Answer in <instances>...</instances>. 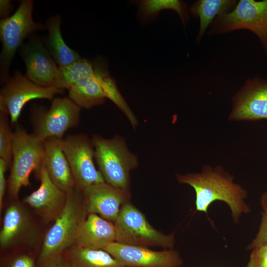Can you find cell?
I'll list each match as a JSON object with an SVG mask.
<instances>
[{"mask_svg": "<svg viewBox=\"0 0 267 267\" xmlns=\"http://www.w3.org/2000/svg\"><path fill=\"white\" fill-rule=\"evenodd\" d=\"M2 267H37L34 256L30 254L19 253L5 259Z\"/></svg>", "mask_w": 267, "mask_h": 267, "instance_id": "cell-27", "label": "cell"}, {"mask_svg": "<svg viewBox=\"0 0 267 267\" xmlns=\"http://www.w3.org/2000/svg\"><path fill=\"white\" fill-rule=\"evenodd\" d=\"M230 121L267 119V79L254 77L245 81L232 97Z\"/></svg>", "mask_w": 267, "mask_h": 267, "instance_id": "cell-12", "label": "cell"}, {"mask_svg": "<svg viewBox=\"0 0 267 267\" xmlns=\"http://www.w3.org/2000/svg\"><path fill=\"white\" fill-rule=\"evenodd\" d=\"M209 28L211 36L242 29L250 31L267 52V0H239L233 10L217 17Z\"/></svg>", "mask_w": 267, "mask_h": 267, "instance_id": "cell-6", "label": "cell"}, {"mask_svg": "<svg viewBox=\"0 0 267 267\" xmlns=\"http://www.w3.org/2000/svg\"><path fill=\"white\" fill-rule=\"evenodd\" d=\"M138 15L143 21L156 18L162 9H172L180 17L185 27L189 21V11L186 3L179 0H141L136 1Z\"/></svg>", "mask_w": 267, "mask_h": 267, "instance_id": "cell-23", "label": "cell"}, {"mask_svg": "<svg viewBox=\"0 0 267 267\" xmlns=\"http://www.w3.org/2000/svg\"><path fill=\"white\" fill-rule=\"evenodd\" d=\"M177 178L179 182L189 185L194 189L197 211L207 214L210 204L218 200L228 205L235 222L238 221L242 214L249 212L244 202L246 191L235 183L232 177L221 167L213 169L205 166L201 173L177 174Z\"/></svg>", "mask_w": 267, "mask_h": 267, "instance_id": "cell-1", "label": "cell"}, {"mask_svg": "<svg viewBox=\"0 0 267 267\" xmlns=\"http://www.w3.org/2000/svg\"><path fill=\"white\" fill-rule=\"evenodd\" d=\"M116 242L134 246L173 249L174 233L166 234L155 228L145 216L130 201L124 204L114 222Z\"/></svg>", "mask_w": 267, "mask_h": 267, "instance_id": "cell-5", "label": "cell"}, {"mask_svg": "<svg viewBox=\"0 0 267 267\" xmlns=\"http://www.w3.org/2000/svg\"><path fill=\"white\" fill-rule=\"evenodd\" d=\"M62 140L56 137H50L44 140V165L53 183L68 192L75 187V184L62 148Z\"/></svg>", "mask_w": 267, "mask_h": 267, "instance_id": "cell-16", "label": "cell"}, {"mask_svg": "<svg viewBox=\"0 0 267 267\" xmlns=\"http://www.w3.org/2000/svg\"><path fill=\"white\" fill-rule=\"evenodd\" d=\"M71 267H126L104 250L75 244L64 253Z\"/></svg>", "mask_w": 267, "mask_h": 267, "instance_id": "cell-21", "label": "cell"}, {"mask_svg": "<svg viewBox=\"0 0 267 267\" xmlns=\"http://www.w3.org/2000/svg\"><path fill=\"white\" fill-rule=\"evenodd\" d=\"M94 74L80 80L68 90V97L80 108L90 109L105 102L102 75L107 66L102 60L94 62Z\"/></svg>", "mask_w": 267, "mask_h": 267, "instance_id": "cell-18", "label": "cell"}, {"mask_svg": "<svg viewBox=\"0 0 267 267\" xmlns=\"http://www.w3.org/2000/svg\"><path fill=\"white\" fill-rule=\"evenodd\" d=\"M44 140L17 125L13 132L12 158L7 180L11 197L17 199L21 188L31 185L32 172L38 176L44 166Z\"/></svg>", "mask_w": 267, "mask_h": 267, "instance_id": "cell-4", "label": "cell"}, {"mask_svg": "<svg viewBox=\"0 0 267 267\" xmlns=\"http://www.w3.org/2000/svg\"><path fill=\"white\" fill-rule=\"evenodd\" d=\"M67 194L64 207L44 237L37 263L62 255L74 245L78 227L88 215L82 190L75 187Z\"/></svg>", "mask_w": 267, "mask_h": 267, "instance_id": "cell-2", "label": "cell"}, {"mask_svg": "<svg viewBox=\"0 0 267 267\" xmlns=\"http://www.w3.org/2000/svg\"><path fill=\"white\" fill-rule=\"evenodd\" d=\"M8 115L0 112V158L10 167L12 158L13 132Z\"/></svg>", "mask_w": 267, "mask_h": 267, "instance_id": "cell-26", "label": "cell"}, {"mask_svg": "<svg viewBox=\"0 0 267 267\" xmlns=\"http://www.w3.org/2000/svg\"><path fill=\"white\" fill-rule=\"evenodd\" d=\"M94 62L81 58L66 66L58 67L54 87L69 89L80 80L94 74Z\"/></svg>", "mask_w": 267, "mask_h": 267, "instance_id": "cell-24", "label": "cell"}, {"mask_svg": "<svg viewBox=\"0 0 267 267\" xmlns=\"http://www.w3.org/2000/svg\"><path fill=\"white\" fill-rule=\"evenodd\" d=\"M115 241L114 223L97 214H89L78 227L75 244L89 249L104 250Z\"/></svg>", "mask_w": 267, "mask_h": 267, "instance_id": "cell-17", "label": "cell"}, {"mask_svg": "<svg viewBox=\"0 0 267 267\" xmlns=\"http://www.w3.org/2000/svg\"><path fill=\"white\" fill-rule=\"evenodd\" d=\"M33 2L21 1L15 12L2 18L0 22V37L2 44L0 53V74L2 82L6 81L8 69L17 48L24 40L37 30L46 29L42 24L36 23L32 18Z\"/></svg>", "mask_w": 267, "mask_h": 267, "instance_id": "cell-7", "label": "cell"}, {"mask_svg": "<svg viewBox=\"0 0 267 267\" xmlns=\"http://www.w3.org/2000/svg\"><path fill=\"white\" fill-rule=\"evenodd\" d=\"M236 0H198L189 7V13L199 19V29L196 42L200 43L208 27L218 16L233 10Z\"/></svg>", "mask_w": 267, "mask_h": 267, "instance_id": "cell-20", "label": "cell"}, {"mask_svg": "<svg viewBox=\"0 0 267 267\" xmlns=\"http://www.w3.org/2000/svg\"><path fill=\"white\" fill-rule=\"evenodd\" d=\"M261 204L265 214H267V192L264 193L262 197Z\"/></svg>", "mask_w": 267, "mask_h": 267, "instance_id": "cell-33", "label": "cell"}, {"mask_svg": "<svg viewBox=\"0 0 267 267\" xmlns=\"http://www.w3.org/2000/svg\"><path fill=\"white\" fill-rule=\"evenodd\" d=\"M83 191L89 214H95L114 222L122 205L130 201V190L122 189L103 182L90 185Z\"/></svg>", "mask_w": 267, "mask_h": 267, "instance_id": "cell-13", "label": "cell"}, {"mask_svg": "<svg viewBox=\"0 0 267 267\" xmlns=\"http://www.w3.org/2000/svg\"><path fill=\"white\" fill-rule=\"evenodd\" d=\"M91 139L95 162L105 181L130 190V172L138 166L137 156L130 151L125 140L119 135L106 138L92 134Z\"/></svg>", "mask_w": 267, "mask_h": 267, "instance_id": "cell-3", "label": "cell"}, {"mask_svg": "<svg viewBox=\"0 0 267 267\" xmlns=\"http://www.w3.org/2000/svg\"><path fill=\"white\" fill-rule=\"evenodd\" d=\"M246 267H267V246L253 249Z\"/></svg>", "mask_w": 267, "mask_h": 267, "instance_id": "cell-28", "label": "cell"}, {"mask_svg": "<svg viewBox=\"0 0 267 267\" xmlns=\"http://www.w3.org/2000/svg\"><path fill=\"white\" fill-rule=\"evenodd\" d=\"M9 168L6 163L0 158V210L2 209L3 199L8 181L6 179L5 174Z\"/></svg>", "mask_w": 267, "mask_h": 267, "instance_id": "cell-30", "label": "cell"}, {"mask_svg": "<svg viewBox=\"0 0 267 267\" xmlns=\"http://www.w3.org/2000/svg\"><path fill=\"white\" fill-rule=\"evenodd\" d=\"M31 219L20 204L14 202L5 211L0 232V246L5 249L22 242L32 229Z\"/></svg>", "mask_w": 267, "mask_h": 267, "instance_id": "cell-19", "label": "cell"}, {"mask_svg": "<svg viewBox=\"0 0 267 267\" xmlns=\"http://www.w3.org/2000/svg\"><path fill=\"white\" fill-rule=\"evenodd\" d=\"M21 54L29 80L42 87H54L58 67L38 39L32 38L23 45Z\"/></svg>", "mask_w": 267, "mask_h": 267, "instance_id": "cell-15", "label": "cell"}, {"mask_svg": "<svg viewBox=\"0 0 267 267\" xmlns=\"http://www.w3.org/2000/svg\"><path fill=\"white\" fill-rule=\"evenodd\" d=\"M37 267H71V266L63 254L38 263Z\"/></svg>", "mask_w": 267, "mask_h": 267, "instance_id": "cell-31", "label": "cell"}, {"mask_svg": "<svg viewBox=\"0 0 267 267\" xmlns=\"http://www.w3.org/2000/svg\"><path fill=\"white\" fill-rule=\"evenodd\" d=\"M64 90L55 87H44L36 84L16 71L8 78L0 91V111L10 117L11 125L17 124L25 105L35 99L52 100Z\"/></svg>", "mask_w": 267, "mask_h": 267, "instance_id": "cell-8", "label": "cell"}, {"mask_svg": "<svg viewBox=\"0 0 267 267\" xmlns=\"http://www.w3.org/2000/svg\"><path fill=\"white\" fill-rule=\"evenodd\" d=\"M126 267H179L183 261L176 251H154L146 247L113 242L104 249Z\"/></svg>", "mask_w": 267, "mask_h": 267, "instance_id": "cell-11", "label": "cell"}, {"mask_svg": "<svg viewBox=\"0 0 267 267\" xmlns=\"http://www.w3.org/2000/svg\"><path fill=\"white\" fill-rule=\"evenodd\" d=\"M81 108L69 97H54L49 109L37 107L33 110L34 134L44 140L63 139L65 132L77 126Z\"/></svg>", "mask_w": 267, "mask_h": 267, "instance_id": "cell-10", "label": "cell"}, {"mask_svg": "<svg viewBox=\"0 0 267 267\" xmlns=\"http://www.w3.org/2000/svg\"><path fill=\"white\" fill-rule=\"evenodd\" d=\"M264 246H267V214H264L259 232L247 249H254Z\"/></svg>", "mask_w": 267, "mask_h": 267, "instance_id": "cell-29", "label": "cell"}, {"mask_svg": "<svg viewBox=\"0 0 267 267\" xmlns=\"http://www.w3.org/2000/svg\"><path fill=\"white\" fill-rule=\"evenodd\" d=\"M39 187L26 196L23 202L33 208L45 223L55 220L64 207L67 194L50 179L45 168H42L37 176Z\"/></svg>", "mask_w": 267, "mask_h": 267, "instance_id": "cell-14", "label": "cell"}, {"mask_svg": "<svg viewBox=\"0 0 267 267\" xmlns=\"http://www.w3.org/2000/svg\"><path fill=\"white\" fill-rule=\"evenodd\" d=\"M102 85L106 98L111 100L124 113L135 128L138 125L137 120L118 89L115 80L109 75L108 69L103 74Z\"/></svg>", "mask_w": 267, "mask_h": 267, "instance_id": "cell-25", "label": "cell"}, {"mask_svg": "<svg viewBox=\"0 0 267 267\" xmlns=\"http://www.w3.org/2000/svg\"><path fill=\"white\" fill-rule=\"evenodd\" d=\"M12 8L9 0H0V14L3 18H6Z\"/></svg>", "mask_w": 267, "mask_h": 267, "instance_id": "cell-32", "label": "cell"}, {"mask_svg": "<svg viewBox=\"0 0 267 267\" xmlns=\"http://www.w3.org/2000/svg\"><path fill=\"white\" fill-rule=\"evenodd\" d=\"M60 23L61 18L56 15L49 18L46 25L48 31L46 40L48 51L59 67L68 65L81 58L77 52L65 44L60 32Z\"/></svg>", "mask_w": 267, "mask_h": 267, "instance_id": "cell-22", "label": "cell"}, {"mask_svg": "<svg viewBox=\"0 0 267 267\" xmlns=\"http://www.w3.org/2000/svg\"><path fill=\"white\" fill-rule=\"evenodd\" d=\"M75 187L86 188L105 180L95 165L94 150L91 138L83 134H70L62 140Z\"/></svg>", "mask_w": 267, "mask_h": 267, "instance_id": "cell-9", "label": "cell"}]
</instances>
